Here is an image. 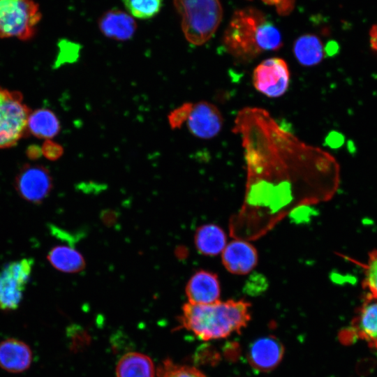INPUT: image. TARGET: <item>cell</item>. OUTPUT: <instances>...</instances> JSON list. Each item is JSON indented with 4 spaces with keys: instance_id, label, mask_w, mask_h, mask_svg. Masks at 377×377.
I'll list each match as a JSON object with an SVG mask.
<instances>
[{
    "instance_id": "cell-23",
    "label": "cell",
    "mask_w": 377,
    "mask_h": 377,
    "mask_svg": "<svg viewBox=\"0 0 377 377\" xmlns=\"http://www.w3.org/2000/svg\"><path fill=\"white\" fill-rule=\"evenodd\" d=\"M128 12L139 19H149L161 10L162 0H122Z\"/></svg>"
},
{
    "instance_id": "cell-16",
    "label": "cell",
    "mask_w": 377,
    "mask_h": 377,
    "mask_svg": "<svg viewBox=\"0 0 377 377\" xmlns=\"http://www.w3.org/2000/svg\"><path fill=\"white\" fill-rule=\"evenodd\" d=\"M117 377H155L152 360L146 355L131 352L123 355L119 360Z\"/></svg>"
},
{
    "instance_id": "cell-3",
    "label": "cell",
    "mask_w": 377,
    "mask_h": 377,
    "mask_svg": "<svg viewBox=\"0 0 377 377\" xmlns=\"http://www.w3.org/2000/svg\"><path fill=\"white\" fill-rule=\"evenodd\" d=\"M173 3L188 42L201 45L213 36L223 16L219 0H173Z\"/></svg>"
},
{
    "instance_id": "cell-2",
    "label": "cell",
    "mask_w": 377,
    "mask_h": 377,
    "mask_svg": "<svg viewBox=\"0 0 377 377\" xmlns=\"http://www.w3.org/2000/svg\"><path fill=\"white\" fill-rule=\"evenodd\" d=\"M250 318L249 303L244 300H219L207 304L186 303L179 323L200 339L208 341L239 332Z\"/></svg>"
},
{
    "instance_id": "cell-29",
    "label": "cell",
    "mask_w": 377,
    "mask_h": 377,
    "mask_svg": "<svg viewBox=\"0 0 377 377\" xmlns=\"http://www.w3.org/2000/svg\"><path fill=\"white\" fill-rule=\"evenodd\" d=\"M26 154L27 157L31 160L38 159L43 154L41 147L37 145H29L26 150Z\"/></svg>"
},
{
    "instance_id": "cell-1",
    "label": "cell",
    "mask_w": 377,
    "mask_h": 377,
    "mask_svg": "<svg viewBox=\"0 0 377 377\" xmlns=\"http://www.w3.org/2000/svg\"><path fill=\"white\" fill-rule=\"evenodd\" d=\"M232 131L242 141L247 198L325 200L337 191L340 167L328 151L306 144L283 128L267 110L238 111Z\"/></svg>"
},
{
    "instance_id": "cell-10",
    "label": "cell",
    "mask_w": 377,
    "mask_h": 377,
    "mask_svg": "<svg viewBox=\"0 0 377 377\" xmlns=\"http://www.w3.org/2000/svg\"><path fill=\"white\" fill-rule=\"evenodd\" d=\"M223 118L219 109L213 103L200 101L193 104L186 121L189 132L200 139H211L222 129Z\"/></svg>"
},
{
    "instance_id": "cell-31",
    "label": "cell",
    "mask_w": 377,
    "mask_h": 377,
    "mask_svg": "<svg viewBox=\"0 0 377 377\" xmlns=\"http://www.w3.org/2000/svg\"><path fill=\"white\" fill-rule=\"evenodd\" d=\"M324 49L325 53L332 55L336 52L337 50H338V46L335 42H330L327 43L326 47H324Z\"/></svg>"
},
{
    "instance_id": "cell-30",
    "label": "cell",
    "mask_w": 377,
    "mask_h": 377,
    "mask_svg": "<svg viewBox=\"0 0 377 377\" xmlns=\"http://www.w3.org/2000/svg\"><path fill=\"white\" fill-rule=\"evenodd\" d=\"M369 41L371 47L377 52V24L373 25L370 29Z\"/></svg>"
},
{
    "instance_id": "cell-8",
    "label": "cell",
    "mask_w": 377,
    "mask_h": 377,
    "mask_svg": "<svg viewBox=\"0 0 377 377\" xmlns=\"http://www.w3.org/2000/svg\"><path fill=\"white\" fill-rule=\"evenodd\" d=\"M290 76L286 61L272 57L262 61L254 68L252 82L258 92L269 98H278L288 89Z\"/></svg>"
},
{
    "instance_id": "cell-14",
    "label": "cell",
    "mask_w": 377,
    "mask_h": 377,
    "mask_svg": "<svg viewBox=\"0 0 377 377\" xmlns=\"http://www.w3.org/2000/svg\"><path fill=\"white\" fill-rule=\"evenodd\" d=\"M220 284L216 274L208 271L195 272L186 286L188 302L207 304L219 301Z\"/></svg>"
},
{
    "instance_id": "cell-12",
    "label": "cell",
    "mask_w": 377,
    "mask_h": 377,
    "mask_svg": "<svg viewBox=\"0 0 377 377\" xmlns=\"http://www.w3.org/2000/svg\"><path fill=\"white\" fill-rule=\"evenodd\" d=\"M33 353L24 341L8 338L0 342V367L12 374H20L29 369Z\"/></svg>"
},
{
    "instance_id": "cell-24",
    "label": "cell",
    "mask_w": 377,
    "mask_h": 377,
    "mask_svg": "<svg viewBox=\"0 0 377 377\" xmlns=\"http://www.w3.org/2000/svg\"><path fill=\"white\" fill-rule=\"evenodd\" d=\"M156 377H206L194 367L179 365L170 360H163L158 367Z\"/></svg>"
},
{
    "instance_id": "cell-11",
    "label": "cell",
    "mask_w": 377,
    "mask_h": 377,
    "mask_svg": "<svg viewBox=\"0 0 377 377\" xmlns=\"http://www.w3.org/2000/svg\"><path fill=\"white\" fill-rule=\"evenodd\" d=\"M283 355V347L272 336L255 340L249 346L248 360L250 364L258 371H269L275 368Z\"/></svg>"
},
{
    "instance_id": "cell-25",
    "label": "cell",
    "mask_w": 377,
    "mask_h": 377,
    "mask_svg": "<svg viewBox=\"0 0 377 377\" xmlns=\"http://www.w3.org/2000/svg\"><path fill=\"white\" fill-rule=\"evenodd\" d=\"M192 107V103L186 102L170 112L168 114V121L171 129L180 128L184 122H186Z\"/></svg>"
},
{
    "instance_id": "cell-28",
    "label": "cell",
    "mask_w": 377,
    "mask_h": 377,
    "mask_svg": "<svg viewBox=\"0 0 377 377\" xmlns=\"http://www.w3.org/2000/svg\"><path fill=\"white\" fill-rule=\"evenodd\" d=\"M295 0H281L276 6V11L280 15H289L294 8Z\"/></svg>"
},
{
    "instance_id": "cell-21",
    "label": "cell",
    "mask_w": 377,
    "mask_h": 377,
    "mask_svg": "<svg viewBox=\"0 0 377 377\" xmlns=\"http://www.w3.org/2000/svg\"><path fill=\"white\" fill-rule=\"evenodd\" d=\"M362 271V288L366 291L367 296L377 300V249L371 251L365 261L360 262L348 258Z\"/></svg>"
},
{
    "instance_id": "cell-5",
    "label": "cell",
    "mask_w": 377,
    "mask_h": 377,
    "mask_svg": "<svg viewBox=\"0 0 377 377\" xmlns=\"http://www.w3.org/2000/svg\"><path fill=\"white\" fill-rule=\"evenodd\" d=\"M41 19L38 5L33 0H0V37L31 38Z\"/></svg>"
},
{
    "instance_id": "cell-9",
    "label": "cell",
    "mask_w": 377,
    "mask_h": 377,
    "mask_svg": "<svg viewBox=\"0 0 377 377\" xmlns=\"http://www.w3.org/2000/svg\"><path fill=\"white\" fill-rule=\"evenodd\" d=\"M14 184L19 195L34 204L40 203L53 187L52 176L46 168L27 163L17 174Z\"/></svg>"
},
{
    "instance_id": "cell-32",
    "label": "cell",
    "mask_w": 377,
    "mask_h": 377,
    "mask_svg": "<svg viewBox=\"0 0 377 377\" xmlns=\"http://www.w3.org/2000/svg\"><path fill=\"white\" fill-rule=\"evenodd\" d=\"M265 3L268 5H276L281 0H262Z\"/></svg>"
},
{
    "instance_id": "cell-17",
    "label": "cell",
    "mask_w": 377,
    "mask_h": 377,
    "mask_svg": "<svg viewBox=\"0 0 377 377\" xmlns=\"http://www.w3.org/2000/svg\"><path fill=\"white\" fill-rule=\"evenodd\" d=\"M293 50L297 61L305 66L320 64L325 53L320 39L310 34L298 37L293 44Z\"/></svg>"
},
{
    "instance_id": "cell-6",
    "label": "cell",
    "mask_w": 377,
    "mask_h": 377,
    "mask_svg": "<svg viewBox=\"0 0 377 377\" xmlns=\"http://www.w3.org/2000/svg\"><path fill=\"white\" fill-rule=\"evenodd\" d=\"M31 112L20 92L0 87V148L15 145L26 134Z\"/></svg>"
},
{
    "instance_id": "cell-19",
    "label": "cell",
    "mask_w": 377,
    "mask_h": 377,
    "mask_svg": "<svg viewBox=\"0 0 377 377\" xmlns=\"http://www.w3.org/2000/svg\"><path fill=\"white\" fill-rule=\"evenodd\" d=\"M195 244L202 254L216 256L222 253L226 247V235L223 230L216 225H204L195 232Z\"/></svg>"
},
{
    "instance_id": "cell-13",
    "label": "cell",
    "mask_w": 377,
    "mask_h": 377,
    "mask_svg": "<svg viewBox=\"0 0 377 377\" xmlns=\"http://www.w3.org/2000/svg\"><path fill=\"white\" fill-rule=\"evenodd\" d=\"M258 255L250 243L235 239L226 244L222 251V261L228 271L235 274H246L256 266Z\"/></svg>"
},
{
    "instance_id": "cell-18",
    "label": "cell",
    "mask_w": 377,
    "mask_h": 377,
    "mask_svg": "<svg viewBox=\"0 0 377 377\" xmlns=\"http://www.w3.org/2000/svg\"><path fill=\"white\" fill-rule=\"evenodd\" d=\"M60 129L59 121L50 110L38 109L29 115L27 131L36 138L50 140L59 133Z\"/></svg>"
},
{
    "instance_id": "cell-15",
    "label": "cell",
    "mask_w": 377,
    "mask_h": 377,
    "mask_svg": "<svg viewBox=\"0 0 377 377\" xmlns=\"http://www.w3.org/2000/svg\"><path fill=\"white\" fill-rule=\"evenodd\" d=\"M98 27L105 36L126 41L133 36L137 26L131 15L119 9H111L100 17Z\"/></svg>"
},
{
    "instance_id": "cell-20",
    "label": "cell",
    "mask_w": 377,
    "mask_h": 377,
    "mask_svg": "<svg viewBox=\"0 0 377 377\" xmlns=\"http://www.w3.org/2000/svg\"><path fill=\"white\" fill-rule=\"evenodd\" d=\"M47 260L57 270L67 273L78 272L85 267L82 254L74 248L57 245L47 254Z\"/></svg>"
},
{
    "instance_id": "cell-22",
    "label": "cell",
    "mask_w": 377,
    "mask_h": 377,
    "mask_svg": "<svg viewBox=\"0 0 377 377\" xmlns=\"http://www.w3.org/2000/svg\"><path fill=\"white\" fill-rule=\"evenodd\" d=\"M257 43L261 52L277 50L282 47L281 34L272 22L265 19L260 23L258 29Z\"/></svg>"
},
{
    "instance_id": "cell-26",
    "label": "cell",
    "mask_w": 377,
    "mask_h": 377,
    "mask_svg": "<svg viewBox=\"0 0 377 377\" xmlns=\"http://www.w3.org/2000/svg\"><path fill=\"white\" fill-rule=\"evenodd\" d=\"M79 47L77 44L63 41L60 43V54L57 61L59 65L63 62L74 61L77 57Z\"/></svg>"
},
{
    "instance_id": "cell-27",
    "label": "cell",
    "mask_w": 377,
    "mask_h": 377,
    "mask_svg": "<svg viewBox=\"0 0 377 377\" xmlns=\"http://www.w3.org/2000/svg\"><path fill=\"white\" fill-rule=\"evenodd\" d=\"M41 150L43 155L50 161L59 159L64 154L63 147L51 140H46L44 142Z\"/></svg>"
},
{
    "instance_id": "cell-7",
    "label": "cell",
    "mask_w": 377,
    "mask_h": 377,
    "mask_svg": "<svg viewBox=\"0 0 377 377\" xmlns=\"http://www.w3.org/2000/svg\"><path fill=\"white\" fill-rule=\"evenodd\" d=\"M34 260L23 258L6 265L0 272V310L12 311L21 304Z\"/></svg>"
},
{
    "instance_id": "cell-4",
    "label": "cell",
    "mask_w": 377,
    "mask_h": 377,
    "mask_svg": "<svg viewBox=\"0 0 377 377\" xmlns=\"http://www.w3.org/2000/svg\"><path fill=\"white\" fill-rule=\"evenodd\" d=\"M265 20L264 14L253 8L237 10L223 34L226 50L241 61L257 57L262 53L257 43L258 29Z\"/></svg>"
}]
</instances>
